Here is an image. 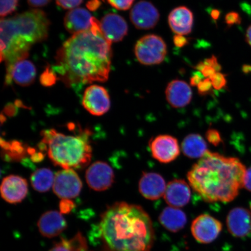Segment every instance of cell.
I'll list each match as a JSON object with an SVG mask.
<instances>
[{"label": "cell", "instance_id": "1", "mask_svg": "<svg viewBox=\"0 0 251 251\" xmlns=\"http://www.w3.org/2000/svg\"><path fill=\"white\" fill-rule=\"evenodd\" d=\"M111 45L94 17L89 30L73 34L59 49L54 74L70 87L105 82L111 71Z\"/></svg>", "mask_w": 251, "mask_h": 251}, {"label": "cell", "instance_id": "2", "mask_svg": "<svg viewBox=\"0 0 251 251\" xmlns=\"http://www.w3.org/2000/svg\"><path fill=\"white\" fill-rule=\"evenodd\" d=\"M99 230L109 251H150L155 241L151 219L140 205L125 202L107 207Z\"/></svg>", "mask_w": 251, "mask_h": 251}, {"label": "cell", "instance_id": "3", "mask_svg": "<svg viewBox=\"0 0 251 251\" xmlns=\"http://www.w3.org/2000/svg\"><path fill=\"white\" fill-rule=\"evenodd\" d=\"M247 169L239 159L208 151L187 174L194 191L207 202H229L244 187Z\"/></svg>", "mask_w": 251, "mask_h": 251}, {"label": "cell", "instance_id": "4", "mask_svg": "<svg viewBox=\"0 0 251 251\" xmlns=\"http://www.w3.org/2000/svg\"><path fill=\"white\" fill-rule=\"evenodd\" d=\"M50 21L40 9L1 18V61L6 65L5 84H11L12 68L18 61L26 59L34 45L43 42L49 36Z\"/></svg>", "mask_w": 251, "mask_h": 251}, {"label": "cell", "instance_id": "5", "mask_svg": "<svg viewBox=\"0 0 251 251\" xmlns=\"http://www.w3.org/2000/svg\"><path fill=\"white\" fill-rule=\"evenodd\" d=\"M89 133L78 136L58 133L54 129L42 131V144L47 146L49 158L63 169H79L89 164L92 149Z\"/></svg>", "mask_w": 251, "mask_h": 251}, {"label": "cell", "instance_id": "6", "mask_svg": "<svg viewBox=\"0 0 251 251\" xmlns=\"http://www.w3.org/2000/svg\"><path fill=\"white\" fill-rule=\"evenodd\" d=\"M134 54L141 64H160L167 54V46L161 37L147 34L138 40L134 47Z\"/></svg>", "mask_w": 251, "mask_h": 251}, {"label": "cell", "instance_id": "7", "mask_svg": "<svg viewBox=\"0 0 251 251\" xmlns=\"http://www.w3.org/2000/svg\"><path fill=\"white\" fill-rule=\"evenodd\" d=\"M52 187L59 198L70 200L79 195L82 183L74 169H64L56 173Z\"/></svg>", "mask_w": 251, "mask_h": 251}, {"label": "cell", "instance_id": "8", "mask_svg": "<svg viewBox=\"0 0 251 251\" xmlns=\"http://www.w3.org/2000/svg\"><path fill=\"white\" fill-rule=\"evenodd\" d=\"M222 230V224L213 216L202 214L194 220L191 226V233L200 243L209 244L218 238Z\"/></svg>", "mask_w": 251, "mask_h": 251}, {"label": "cell", "instance_id": "9", "mask_svg": "<svg viewBox=\"0 0 251 251\" xmlns=\"http://www.w3.org/2000/svg\"><path fill=\"white\" fill-rule=\"evenodd\" d=\"M149 146L153 158L163 164L175 161L180 155L178 141L170 135H159L150 140Z\"/></svg>", "mask_w": 251, "mask_h": 251}, {"label": "cell", "instance_id": "10", "mask_svg": "<svg viewBox=\"0 0 251 251\" xmlns=\"http://www.w3.org/2000/svg\"><path fill=\"white\" fill-rule=\"evenodd\" d=\"M82 103L88 112L97 117L105 114L111 106L107 90L96 84L87 88L84 93Z\"/></svg>", "mask_w": 251, "mask_h": 251}, {"label": "cell", "instance_id": "11", "mask_svg": "<svg viewBox=\"0 0 251 251\" xmlns=\"http://www.w3.org/2000/svg\"><path fill=\"white\" fill-rule=\"evenodd\" d=\"M130 18L137 29L149 30L155 27L158 23L160 14L152 3L142 0L131 9Z\"/></svg>", "mask_w": 251, "mask_h": 251}, {"label": "cell", "instance_id": "12", "mask_svg": "<svg viewBox=\"0 0 251 251\" xmlns=\"http://www.w3.org/2000/svg\"><path fill=\"white\" fill-rule=\"evenodd\" d=\"M87 183L96 191L108 190L112 186L115 179L114 171L104 162H94L87 169L86 174Z\"/></svg>", "mask_w": 251, "mask_h": 251}, {"label": "cell", "instance_id": "13", "mask_svg": "<svg viewBox=\"0 0 251 251\" xmlns=\"http://www.w3.org/2000/svg\"><path fill=\"white\" fill-rule=\"evenodd\" d=\"M28 184L26 179L17 175H10L2 180L1 194L3 199L9 203H20L26 198Z\"/></svg>", "mask_w": 251, "mask_h": 251}, {"label": "cell", "instance_id": "14", "mask_svg": "<svg viewBox=\"0 0 251 251\" xmlns=\"http://www.w3.org/2000/svg\"><path fill=\"white\" fill-rule=\"evenodd\" d=\"M226 224L228 231L234 237H247L251 233V212L241 207L231 209Z\"/></svg>", "mask_w": 251, "mask_h": 251}, {"label": "cell", "instance_id": "15", "mask_svg": "<svg viewBox=\"0 0 251 251\" xmlns=\"http://www.w3.org/2000/svg\"><path fill=\"white\" fill-rule=\"evenodd\" d=\"M103 35L111 43L119 42L128 33V25L125 19L117 14H106L100 22Z\"/></svg>", "mask_w": 251, "mask_h": 251}, {"label": "cell", "instance_id": "16", "mask_svg": "<svg viewBox=\"0 0 251 251\" xmlns=\"http://www.w3.org/2000/svg\"><path fill=\"white\" fill-rule=\"evenodd\" d=\"M141 195L149 200H157L164 196L166 186L164 178L155 172H144L139 184Z\"/></svg>", "mask_w": 251, "mask_h": 251}, {"label": "cell", "instance_id": "17", "mask_svg": "<svg viewBox=\"0 0 251 251\" xmlns=\"http://www.w3.org/2000/svg\"><path fill=\"white\" fill-rule=\"evenodd\" d=\"M165 95L172 107L181 108L189 104L192 100L193 92L186 81L174 80L168 84Z\"/></svg>", "mask_w": 251, "mask_h": 251}, {"label": "cell", "instance_id": "18", "mask_svg": "<svg viewBox=\"0 0 251 251\" xmlns=\"http://www.w3.org/2000/svg\"><path fill=\"white\" fill-rule=\"evenodd\" d=\"M166 203L174 208H181L187 205L191 198V189L184 180L175 179L166 186L164 194Z\"/></svg>", "mask_w": 251, "mask_h": 251}, {"label": "cell", "instance_id": "19", "mask_svg": "<svg viewBox=\"0 0 251 251\" xmlns=\"http://www.w3.org/2000/svg\"><path fill=\"white\" fill-rule=\"evenodd\" d=\"M37 226L43 237L51 238L62 233L67 228V223L61 213L49 211L41 216Z\"/></svg>", "mask_w": 251, "mask_h": 251}, {"label": "cell", "instance_id": "20", "mask_svg": "<svg viewBox=\"0 0 251 251\" xmlns=\"http://www.w3.org/2000/svg\"><path fill=\"white\" fill-rule=\"evenodd\" d=\"M168 23L176 34L187 35L192 31L194 16L189 8L181 6L172 10L168 17Z\"/></svg>", "mask_w": 251, "mask_h": 251}, {"label": "cell", "instance_id": "21", "mask_svg": "<svg viewBox=\"0 0 251 251\" xmlns=\"http://www.w3.org/2000/svg\"><path fill=\"white\" fill-rule=\"evenodd\" d=\"M93 18L85 8L71 9L64 18L65 29L73 34L89 30L92 26Z\"/></svg>", "mask_w": 251, "mask_h": 251}, {"label": "cell", "instance_id": "22", "mask_svg": "<svg viewBox=\"0 0 251 251\" xmlns=\"http://www.w3.org/2000/svg\"><path fill=\"white\" fill-rule=\"evenodd\" d=\"M159 221L166 230L177 233L184 227L187 218L186 213L181 210L169 206L163 210L159 216Z\"/></svg>", "mask_w": 251, "mask_h": 251}, {"label": "cell", "instance_id": "23", "mask_svg": "<svg viewBox=\"0 0 251 251\" xmlns=\"http://www.w3.org/2000/svg\"><path fill=\"white\" fill-rule=\"evenodd\" d=\"M36 76V69L32 62L26 59L17 62L14 65L10 79L21 86H29L34 83Z\"/></svg>", "mask_w": 251, "mask_h": 251}, {"label": "cell", "instance_id": "24", "mask_svg": "<svg viewBox=\"0 0 251 251\" xmlns=\"http://www.w3.org/2000/svg\"><path fill=\"white\" fill-rule=\"evenodd\" d=\"M181 149L188 158H201L208 151L207 144L200 134H190L184 138L181 144Z\"/></svg>", "mask_w": 251, "mask_h": 251}, {"label": "cell", "instance_id": "25", "mask_svg": "<svg viewBox=\"0 0 251 251\" xmlns=\"http://www.w3.org/2000/svg\"><path fill=\"white\" fill-rule=\"evenodd\" d=\"M55 176L48 168H41L34 172L30 177L34 189L41 193L47 192L54 184Z\"/></svg>", "mask_w": 251, "mask_h": 251}, {"label": "cell", "instance_id": "26", "mask_svg": "<svg viewBox=\"0 0 251 251\" xmlns=\"http://www.w3.org/2000/svg\"><path fill=\"white\" fill-rule=\"evenodd\" d=\"M61 243L71 251H85L87 249L86 239L80 232L70 240L62 238Z\"/></svg>", "mask_w": 251, "mask_h": 251}, {"label": "cell", "instance_id": "27", "mask_svg": "<svg viewBox=\"0 0 251 251\" xmlns=\"http://www.w3.org/2000/svg\"><path fill=\"white\" fill-rule=\"evenodd\" d=\"M0 15L2 18L7 17L15 11L19 0H0Z\"/></svg>", "mask_w": 251, "mask_h": 251}, {"label": "cell", "instance_id": "28", "mask_svg": "<svg viewBox=\"0 0 251 251\" xmlns=\"http://www.w3.org/2000/svg\"><path fill=\"white\" fill-rule=\"evenodd\" d=\"M210 79L211 80L213 89L215 90H222L226 86L227 80L226 75L221 72H216Z\"/></svg>", "mask_w": 251, "mask_h": 251}, {"label": "cell", "instance_id": "29", "mask_svg": "<svg viewBox=\"0 0 251 251\" xmlns=\"http://www.w3.org/2000/svg\"><path fill=\"white\" fill-rule=\"evenodd\" d=\"M112 7L118 10L126 11L132 6L134 0H107Z\"/></svg>", "mask_w": 251, "mask_h": 251}, {"label": "cell", "instance_id": "30", "mask_svg": "<svg viewBox=\"0 0 251 251\" xmlns=\"http://www.w3.org/2000/svg\"><path fill=\"white\" fill-rule=\"evenodd\" d=\"M198 92L201 96H206L212 92L213 89L211 79L205 78L197 86Z\"/></svg>", "mask_w": 251, "mask_h": 251}, {"label": "cell", "instance_id": "31", "mask_svg": "<svg viewBox=\"0 0 251 251\" xmlns=\"http://www.w3.org/2000/svg\"><path fill=\"white\" fill-rule=\"evenodd\" d=\"M205 136L209 143L215 146H219L222 141L221 134H220L219 131L213 129V128H211V129L207 131Z\"/></svg>", "mask_w": 251, "mask_h": 251}, {"label": "cell", "instance_id": "32", "mask_svg": "<svg viewBox=\"0 0 251 251\" xmlns=\"http://www.w3.org/2000/svg\"><path fill=\"white\" fill-rule=\"evenodd\" d=\"M83 0H56V4L63 9H73L77 8Z\"/></svg>", "mask_w": 251, "mask_h": 251}, {"label": "cell", "instance_id": "33", "mask_svg": "<svg viewBox=\"0 0 251 251\" xmlns=\"http://www.w3.org/2000/svg\"><path fill=\"white\" fill-rule=\"evenodd\" d=\"M75 208V203L69 199H62L59 202V209L62 214H69Z\"/></svg>", "mask_w": 251, "mask_h": 251}, {"label": "cell", "instance_id": "34", "mask_svg": "<svg viewBox=\"0 0 251 251\" xmlns=\"http://www.w3.org/2000/svg\"><path fill=\"white\" fill-rule=\"evenodd\" d=\"M225 21L228 26H231L234 25L240 24L241 19L237 12H231L226 15Z\"/></svg>", "mask_w": 251, "mask_h": 251}, {"label": "cell", "instance_id": "35", "mask_svg": "<svg viewBox=\"0 0 251 251\" xmlns=\"http://www.w3.org/2000/svg\"><path fill=\"white\" fill-rule=\"evenodd\" d=\"M204 64L215 69L216 72H221L222 70L221 65L219 64L218 59L215 56L213 55L211 58H207L202 61Z\"/></svg>", "mask_w": 251, "mask_h": 251}, {"label": "cell", "instance_id": "36", "mask_svg": "<svg viewBox=\"0 0 251 251\" xmlns=\"http://www.w3.org/2000/svg\"><path fill=\"white\" fill-rule=\"evenodd\" d=\"M188 42H189V41L184 36L176 34L174 37V45L178 48L186 46L188 45Z\"/></svg>", "mask_w": 251, "mask_h": 251}, {"label": "cell", "instance_id": "37", "mask_svg": "<svg viewBox=\"0 0 251 251\" xmlns=\"http://www.w3.org/2000/svg\"><path fill=\"white\" fill-rule=\"evenodd\" d=\"M51 0H27L28 4L33 8L45 7L48 5Z\"/></svg>", "mask_w": 251, "mask_h": 251}, {"label": "cell", "instance_id": "38", "mask_svg": "<svg viewBox=\"0 0 251 251\" xmlns=\"http://www.w3.org/2000/svg\"><path fill=\"white\" fill-rule=\"evenodd\" d=\"M244 187L251 192V167L247 169L245 175Z\"/></svg>", "mask_w": 251, "mask_h": 251}, {"label": "cell", "instance_id": "39", "mask_svg": "<svg viewBox=\"0 0 251 251\" xmlns=\"http://www.w3.org/2000/svg\"><path fill=\"white\" fill-rule=\"evenodd\" d=\"M203 79H202L201 76L200 75H194V76L191 77L190 78L191 86L197 87L201 81Z\"/></svg>", "mask_w": 251, "mask_h": 251}, {"label": "cell", "instance_id": "40", "mask_svg": "<svg viewBox=\"0 0 251 251\" xmlns=\"http://www.w3.org/2000/svg\"><path fill=\"white\" fill-rule=\"evenodd\" d=\"M49 251H71L65 247L61 243H56Z\"/></svg>", "mask_w": 251, "mask_h": 251}, {"label": "cell", "instance_id": "41", "mask_svg": "<svg viewBox=\"0 0 251 251\" xmlns=\"http://www.w3.org/2000/svg\"><path fill=\"white\" fill-rule=\"evenodd\" d=\"M221 15V12L218 9H213L211 12V16L213 20H218Z\"/></svg>", "mask_w": 251, "mask_h": 251}, {"label": "cell", "instance_id": "42", "mask_svg": "<svg viewBox=\"0 0 251 251\" xmlns=\"http://www.w3.org/2000/svg\"><path fill=\"white\" fill-rule=\"evenodd\" d=\"M246 40L247 43L251 46V25L247 30Z\"/></svg>", "mask_w": 251, "mask_h": 251}, {"label": "cell", "instance_id": "43", "mask_svg": "<svg viewBox=\"0 0 251 251\" xmlns=\"http://www.w3.org/2000/svg\"><path fill=\"white\" fill-rule=\"evenodd\" d=\"M250 208H251V202L250 203Z\"/></svg>", "mask_w": 251, "mask_h": 251}]
</instances>
